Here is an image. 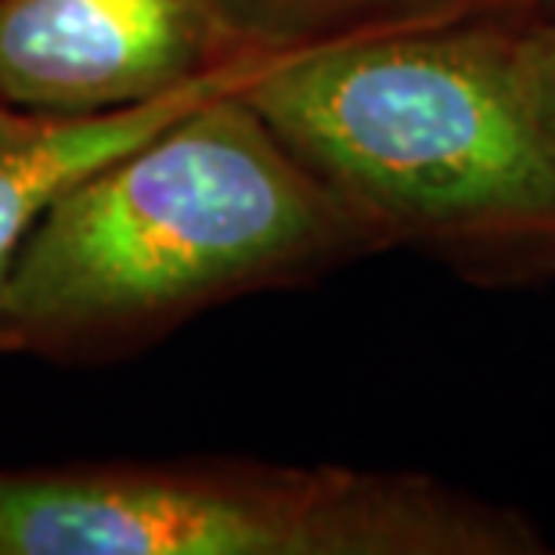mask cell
<instances>
[{
    "label": "cell",
    "mask_w": 555,
    "mask_h": 555,
    "mask_svg": "<svg viewBox=\"0 0 555 555\" xmlns=\"http://www.w3.org/2000/svg\"><path fill=\"white\" fill-rule=\"evenodd\" d=\"M516 65L519 83L530 102L541 134L555 149V11L524 15L516 26Z\"/></svg>",
    "instance_id": "obj_7"
},
{
    "label": "cell",
    "mask_w": 555,
    "mask_h": 555,
    "mask_svg": "<svg viewBox=\"0 0 555 555\" xmlns=\"http://www.w3.org/2000/svg\"><path fill=\"white\" fill-rule=\"evenodd\" d=\"M278 54L249 51L149 102L105 113H18L0 124V293L37 224L87 177L152 141L209 98L253 80ZM4 325V321H0ZM11 328V325H8Z\"/></svg>",
    "instance_id": "obj_5"
},
{
    "label": "cell",
    "mask_w": 555,
    "mask_h": 555,
    "mask_svg": "<svg viewBox=\"0 0 555 555\" xmlns=\"http://www.w3.org/2000/svg\"><path fill=\"white\" fill-rule=\"evenodd\" d=\"M15 113H18V108H11V105H4V102H0V124H4L8 116H15Z\"/></svg>",
    "instance_id": "obj_10"
},
{
    "label": "cell",
    "mask_w": 555,
    "mask_h": 555,
    "mask_svg": "<svg viewBox=\"0 0 555 555\" xmlns=\"http://www.w3.org/2000/svg\"><path fill=\"white\" fill-rule=\"evenodd\" d=\"M519 18L288 51L242 94L383 249L473 285L555 282V149L519 83Z\"/></svg>",
    "instance_id": "obj_1"
},
{
    "label": "cell",
    "mask_w": 555,
    "mask_h": 555,
    "mask_svg": "<svg viewBox=\"0 0 555 555\" xmlns=\"http://www.w3.org/2000/svg\"><path fill=\"white\" fill-rule=\"evenodd\" d=\"M242 87L195 105L73 188L22 246L0 321L26 343L134 328L386 253Z\"/></svg>",
    "instance_id": "obj_2"
},
{
    "label": "cell",
    "mask_w": 555,
    "mask_h": 555,
    "mask_svg": "<svg viewBox=\"0 0 555 555\" xmlns=\"http://www.w3.org/2000/svg\"><path fill=\"white\" fill-rule=\"evenodd\" d=\"M15 347H26V339H22V332L0 325V350H15Z\"/></svg>",
    "instance_id": "obj_8"
},
{
    "label": "cell",
    "mask_w": 555,
    "mask_h": 555,
    "mask_svg": "<svg viewBox=\"0 0 555 555\" xmlns=\"http://www.w3.org/2000/svg\"><path fill=\"white\" fill-rule=\"evenodd\" d=\"M214 0H0V102L105 113L235 62Z\"/></svg>",
    "instance_id": "obj_4"
},
{
    "label": "cell",
    "mask_w": 555,
    "mask_h": 555,
    "mask_svg": "<svg viewBox=\"0 0 555 555\" xmlns=\"http://www.w3.org/2000/svg\"><path fill=\"white\" fill-rule=\"evenodd\" d=\"M519 508L422 473L166 465L0 476V555H541Z\"/></svg>",
    "instance_id": "obj_3"
},
{
    "label": "cell",
    "mask_w": 555,
    "mask_h": 555,
    "mask_svg": "<svg viewBox=\"0 0 555 555\" xmlns=\"http://www.w3.org/2000/svg\"><path fill=\"white\" fill-rule=\"evenodd\" d=\"M214 4L238 48L268 54L451 26L465 18L534 15L530 0H214Z\"/></svg>",
    "instance_id": "obj_6"
},
{
    "label": "cell",
    "mask_w": 555,
    "mask_h": 555,
    "mask_svg": "<svg viewBox=\"0 0 555 555\" xmlns=\"http://www.w3.org/2000/svg\"><path fill=\"white\" fill-rule=\"evenodd\" d=\"M530 11H534V15H552L555 0H530Z\"/></svg>",
    "instance_id": "obj_9"
}]
</instances>
